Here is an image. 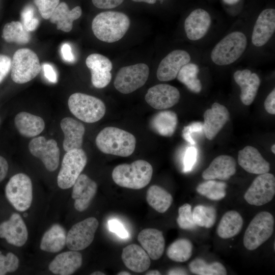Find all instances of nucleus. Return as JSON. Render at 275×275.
<instances>
[{"instance_id":"1","label":"nucleus","mask_w":275,"mask_h":275,"mask_svg":"<svg viewBox=\"0 0 275 275\" xmlns=\"http://www.w3.org/2000/svg\"><path fill=\"white\" fill-rule=\"evenodd\" d=\"M130 26V19L124 13L105 11L97 15L92 22V31L99 40L113 43L122 39Z\"/></svg>"},{"instance_id":"2","label":"nucleus","mask_w":275,"mask_h":275,"mask_svg":"<svg viewBox=\"0 0 275 275\" xmlns=\"http://www.w3.org/2000/svg\"><path fill=\"white\" fill-rule=\"evenodd\" d=\"M95 142L102 152L127 157L134 152L136 139L131 133L115 127H106L98 134Z\"/></svg>"},{"instance_id":"3","label":"nucleus","mask_w":275,"mask_h":275,"mask_svg":"<svg viewBox=\"0 0 275 275\" xmlns=\"http://www.w3.org/2000/svg\"><path fill=\"white\" fill-rule=\"evenodd\" d=\"M153 168L144 160L116 166L112 172L113 181L119 186L134 189L145 187L151 181Z\"/></svg>"},{"instance_id":"4","label":"nucleus","mask_w":275,"mask_h":275,"mask_svg":"<svg viewBox=\"0 0 275 275\" xmlns=\"http://www.w3.org/2000/svg\"><path fill=\"white\" fill-rule=\"evenodd\" d=\"M247 43L246 37L243 33L233 32L216 44L211 53V60L219 66L231 64L241 57Z\"/></svg>"},{"instance_id":"5","label":"nucleus","mask_w":275,"mask_h":275,"mask_svg":"<svg viewBox=\"0 0 275 275\" xmlns=\"http://www.w3.org/2000/svg\"><path fill=\"white\" fill-rule=\"evenodd\" d=\"M68 105L71 113L80 120L92 123L104 116L106 107L103 102L94 96L81 93L72 94Z\"/></svg>"},{"instance_id":"6","label":"nucleus","mask_w":275,"mask_h":275,"mask_svg":"<svg viewBox=\"0 0 275 275\" xmlns=\"http://www.w3.org/2000/svg\"><path fill=\"white\" fill-rule=\"evenodd\" d=\"M41 69L36 53L29 48H20L12 59L11 77L15 83L22 84L34 79Z\"/></svg>"},{"instance_id":"7","label":"nucleus","mask_w":275,"mask_h":275,"mask_svg":"<svg viewBox=\"0 0 275 275\" xmlns=\"http://www.w3.org/2000/svg\"><path fill=\"white\" fill-rule=\"evenodd\" d=\"M274 220L267 211L259 212L249 224L243 236L245 248L252 251L257 249L272 235Z\"/></svg>"},{"instance_id":"8","label":"nucleus","mask_w":275,"mask_h":275,"mask_svg":"<svg viewBox=\"0 0 275 275\" xmlns=\"http://www.w3.org/2000/svg\"><path fill=\"white\" fill-rule=\"evenodd\" d=\"M6 197L19 211H25L31 206L33 200V186L30 178L24 173L13 175L5 187Z\"/></svg>"},{"instance_id":"9","label":"nucleus","mask_w":275,"mask_h":275,"mask_svg":"<svg viewBox=\"0 0 275 275\" xmlns=\"http://www.w3.org/2000/svg\"><path fill=\"white\" fill-rule=\"evenodd\" d=\"M87 162V156L81 148L73 149L64 155L57 177L58 186L63 189L71 187Z\"/></svg>"},{"instance_id":"10","label":"nucleus","mask_w":275,"mask_h":275,"mask_svg":"<svg viewBox=\"0 0 275 275\" xmlns=\"http://www.w3.org/2000/svg\"><path fill=\"white\" fill-rule=\"evenodd\" d=\"M149 75V67L144 63L123 67L116 75L114 86L121 93H131L145 85Z\"/></svg>"},{"instance_id":"11","label":"nucleus","mask_w":275,"mask_h":275,"mask_svg":"<svg viewBox=\"0 0 275 275\" xmlns=\"http://www.w3.org/2000/svg\"><path fill=\"white\" fill-rule=\"evenodd\" d=\"M99 226L98 220L88 217L74 224L69 230L66 239V245L73 251L85 249L92 242Z\"/></svg>"},{"instance_id":"12","label":"nucleus","mask_w":275,"mask_h":275,"mask_svg":"<svg viewBox=\"0 0 275 275\" xmlns=\"http://www.w3.org/2000/svg\"><path fill=\"white\" fill-rule=\"evenodd\" d=\"M275 194L274 176L268 173L259 175L244 195L250 205L262 206L270 202Z\"/></svg>"},{"instance_id":"13","label":"nucleus","mask_w":275,"mask_h":275,"mask_svg":"<svg viewBox=\"0 0 275 275\" xmlns=\"http://www.w3.org/2000/svg\"><path fill=\"white\" fill-rule=\"evenodd\" d=\"M29 149L34 156L42 161L48 171L57 170L60 161V149L56 141L46 140L42 136L34 138L29 144Z\"/></svg>"},{"instance_id":"14","label":"nucleus","mask_w":275,"mask_h":275,"mask_svg":"<svg viewBox=\"0 0 275 275\" xmlns=\"http://www.w3.org/2000/svg\"><path fill=\"white\" fill-rule=\"evenodd\" d=\"M180 97L179 91L175 87L168 84H158L148 89L145 100L155 109H164L177 104Z\"/></svg>"},{"instance_id":"15","label":"nucleus","mask_w":275,"mask_h":275,"mask_svg":"<svg viewBox=\"0 0 275 275\" xmlns=\"http://www.w3.org/2000/svg\"><path fill=\"white\" fill-rule=\"evenodd\" d=\"M190 61V56L183 50H174L167 54L159 63L156 76L160 81L174 79L180 69Z\"/></svg>"},{"instance_id":"16","label":"nucleus","mask_w":275,"mask_h":275,"mask_svg":"<svg viewBox=\"0 0 275 275\" xmlns=\"http://www.w3.org/2000/svg\"><path fill=\"white\" fill-rule=\"evenodd\" d=\"M86 64L91 71V81L95 88H103L109 84L113 68L109 59L100 54L93 53L87 58Z\"/></svg>"},{"instance_id":"17","label":"nucleus","mask_w":275,"mask_h":275,"mask_svg":"<svg viewBox=\"0 0 275 275\" xmlns=\"http://www.w3.org/2000/svg\"><path fill=\"white\" fill-rule=\"evenodd\" d=\"M28 232L21 216L13 213L10 218L0 224V238L16 246L23 245L28 240Z\"/></svg>"},{"instance_id":"18","label":"nucleus","mask_w":275,"mask_h":275,"mask_svg":"<svg viewBox=\"0 0 275 275\" xmlns=\"http://www.w3.org/2000/svg\"><path fill=\"white\" fill-rule=\"evenodd\" d=\"M72 186L74 207L78 211H84L89 206L96 193L97 183L86 174H80Z\"/></svg>"},{"instance_id":"19","label":"nucleus","mask_w":275,"mask_h":275,"mask_svg":"<svg viewBox=\"0 0 275 275\" xmlns=\"http://www.w3.org/2000/svg\"><path fill=\"white\" fill-rule=\"evenodd\" d=\"M274 31L275 10L265 9L260 13L256 21L252 35V42L257 47L265 45Z\"/></svg>"},{"instance_id":"20","label":"nucleus","mask_w":275,"mask_h":275,"mask_svg":"<svg viewBox=\"0 0 275 275\" xmlns=\"http://www.w3.org/2000/svg\"><path fill=\"white\" fill-rule=\"evenodd\" d=\"M229 113L227 108L217 102L214 103L204 114L203 131L207 139H213L227 122Z\"/></svg>"},{"instance_id":"21","label":"nucleus","mask_w":275,"mask_h":275,"mask_svg":"<svg viewBox=\"0 0 275 275\" xmlns=\"http://www.w3.org/2000/svg\"><path fill=\"white\" fill-rule=\"evenodd\" d=\"M211 23V17L206 10H194L185 20L184 29L187 37L193 41L201 39L207 33Z\"/></svg>"},{"instance_id":"22","label":"nucleus","mask_w":275,"mask_h":275,"mask_svg":"<svg viewBox=\"0 0 275 275\" xmlns=\"http://www.w3.org/2000/svg\"><path fill=\"white\" fill-rule=\"evenodd\" d=\"M239 164L246 172L254 174L268 173L270 164L255 147L247 146L240 150L238 155Z\"/></svg>"},{"instance_id":"23","label":"nucleus","mask_w":275,"mask_h":275,"mask_svg":"<svg viewBox=\"0 0 275 275\" xmlns=\"http://www.w3.org/2000/svg\"><path fill=\"white\" fill-rule=\"evenodd\" d=\"M235 82L241 88L240 99L245 105H250L255 99L261 80L258 75L249 69L237 70L234 74Z\"/></svg>"},{"instance_id":"24","label":"nucleus","mask_w":275,"mask_h":275,"mask_svg":"<svg viewBox=\"0 0 275 275\" xmlns=\"http://www.w3.org/2000/svg\"><path fill=\"white\" fill-rule=\"evenodd\" d=\"M236 163L230 156L221 155L215 158L202 173L205 180H227L236 173Z\"/></svg>"},{"instance_id":"25","label":"nucleus","mask_w":275,"mask_h":275,"mask_svg":"<svg viewBox=\"0 0 275 275\" xmlns=\"http://www.w3.org/2000/svg\"><path fill=\"white\" fill-rule=\"evenodd\" d=\"M60 126L64 135L63 142L64 150L68 152L81 148L85 132L84 124L73 118L65 117L61 120Z\"/></svg>"},{"instance_id":"26","label":"nucleus","mask_w":275,"mask_h":275,"mask_svg":"<svg viewBox=\"0 0 275 275\" xmlns=\"http://www.w3.org/2000/svg\"><path fill=\"white\" fill-rule=\"evenodd\" d=\"M138 240L151 259L156 260L162 256L165 240L161 231L154 228L143 229L139 233Z\"/></svg>"},{"instance_id":"27","label":"nucleus","mask_w":275,"mask_h":275,"mask_svg":"<svg viewBox=\"0 0 275 275\" xmlns=\"http://www.w3.org/2000/svg\"><path fill=\"white\" fill-rule=\"evenodd\" d=\"M82 262L81 254L77 251L71 250L57 255L48 268L55 274L70 275L80 267Z\"/></svg>"},{"instance_id":"28","label":"nucleus","mask_w":275,"mask_h":275,"mask_svg":"<svg viewBox=\"0 0 275 275\" xmlns=\"http://www.w3.org/2000/svg\"><path fill=\"white\" fill-rule=\"evenodd\" d=\"M121 258L125 266L135 272H144L150 266V257L147 253L135 244H131L124 248Z\"/></svg>"},{"instance_id":"29","label":"nucleus","mask_w":275,"mask_h":275,"mask_svg":"<svg viewBox=\"0 0 275 275\" xmlns=\"http://www.w3.org/2000/svg\"><path fill=\"white\" fill-rule=\"evenodd\" d=\"M82 13L81 8L77 6L70 10L65 2L59 4L49 19L57 24V29L64 32H69L73 26V21L79 18Z\"/></svg>"},{"instance_id":"30","label":"nucleus","mask_w":275,"mask_h":275,"mask_svg":"<svg viewBox=\"0 0 275 275\" xmlns=\"http://www.w3.org/2000/svg\"><path fill=\"white\" fill-rule=\"evenodd\" d=\"M14 123L19 133L26 138L39 135L45 128V122L42 118L25 112L16 115Z\"/></svg>"},{"instance_id":"31","label":"nucleus","mask_w":275,"mask_h":275,"mask_svg":"<svg viewBox=\"0 0 275 275\" xmlns=\"http://www.w3.org/2000/svg\"><path fill=\"white\" fill-rule=\"evenodd\" d=\"M66 239L67 234L65 229L59 224H53L43 235L40 248L47 252H59L66 244Z\"/></svg>"},{"instance_id":"32","label":"nucleus","mask_w":275,"mask_h":275,"mask_svg":"<svg viewBox=\"0 0 275 275\" xmlns=\"http://www.w3.org/2000/svg\"><path fill=\"white\" fill-rule=\"evenodd\" d=\"M177 123V116L175 112L164 111L157 113L152 117L150 127L160 135L171 136L176 130Z\"/></svg>"},{"instance_id":"33","label":"nucleus","mask_w":275,"mask_h":275,"mask_svg":"<svg viewBox=\"0 0 275 275\" xmlns=\"http://www.w3.org/2000/svg\"><path fill=\"white\" fill-rule=\"evenodd\" d=\"M243 224V218L238 212L228 211L223 215L219 222L216 230L217 234L223 239L232 238L240 232Z\"/></svg>"},{"instance_id":"34","label":"nucleus","mask_w":275,"mask_h":275,"mask_svg":"<svg viewBox=\"0 0 275 275\" xmlns=\"http://www.w3.org/2000/svg\"><path fill=\"white\" fill-rule=\"evenodd\" d=\"M173 200L172 195L169 192L158 185H152L147 190V203L159 213L166 212L171 206Z\"/></svg>"},{"instance_id":"35","label":"nucleus","mask_w":275,"mask_h":275,"mask_svg":"<svg viewBox=\"0 0 275 275\" xmlns=\"http://www.w3.org/2000/svg\"><path fill=\"white\" fill-rule=\"evenodd\" d=\"M2 36L7 42L19 45L26 44L31 40L30 32L21 22L17 21L7 23L3 28Z\"/></svg>"},{"instance_id":"36","label":"nucleus","mask_w":275,"mask_h":275,"mask_svg":"<svg viewBox=\"0 0 275 275\" xmlns=\"http://www.w3.org/2000/svg\"><path fill=\"white\" fill-rule=\"evenodd\" d=\"M199 68L194 63H187L179 70L176 77L184 84L190 91L198 93L202 90V84L197 77Z\"/></svg>"},{"instance_id":"37","label":"nucleus","mask_w":275,"mask_h":275,"mask_svg":"<svg viewBox=\"0 0 275 275\" xmlns=\"http://www.w3.org/2000/svg\"><path fill=\"white\" fill-rule=\"evenodd\" d=\"M193 247V244L189 239L180 238L169 246L167 250V255L174 261L185 262L191 256Z\"/></svg>"},{"instance_id":"38","label":"nucleus","mask_w":275,"mask_h":275,"mask_svg":"<svg viewBox=\"0 0 275 275\" xmlns=\"http://www.w3.org/2000/svg\"><path fill=\"white\" fill-rule=\"evenodd\" d=\"M190 271L198 275H226L227 271L224 266L218 262L207 263L201 258L193 260L189 264Z\"/></svg>"},{"instance_id":"39","label":"nucleus","mask_w":275,"mask_h":275,"mask_svg":"<svg viewBox=\"0 0 275 275\" xmlns=\"http://www.w3.org/2000/svg\"><path fill=\"white\" fill-rule=\"evenodd\" d=\"M227 184L214 180H207L197 187V191L202 196L214 201L223 199L226 195Z\"/></svg>"},{"instance_id":"40","label":"nucleus","mask_w":275,"mask_h":275,"mask_svg":"<svg viewBox=\"0 0 275 275\" xmlns=\"http://www.w3.org/2000/svg\"><path fill=\"white\" fill-rule=\"evenodd\" d=\"M193 215L196 226L210 228L215 223L216 211L212 206L199 205L194 208Z\"/></svg>"},{"instance_id":"41","label":"nucleus","mask_w":275,"mask_h":275,"mask_svg":"<svg viewBox=\"0 0 275 275\" xmlns=\"http://www.w3.org/2000/svg\"><path fill=\"white\" fill-rule=\"evenodd\" d=\"M177 223L182 229L193 230L196 228V225L194 221L191 206L190 204L186 203L179 208Z\"/></svg>"},{"instance_id":"42","label":"nucleus","mask_w":275,"mask_h":275,"mask_svg":"<svg viewBox=\"0 0 275 275\" xmlns=\"http://www.w3.org/2000/svg\"><path fill=\"white\" fill-rule=\"evenodd\" d=\"M21 23L28 32L36 30L39 24V19L34 16V9L32 5L25 6L21 12Z\"/></svg>"},{"instance_id":"43","label":"nucleus","mask_w":275,"mask_h":275,"mask_svg":"<svg viewBox=\"0 0 275 275\" xmlns=\"http://www.w3.org/2000/svg\"><path fill=\"white\" fill-rule=\"evenodd\" d=\"M19 261L18 257L11 252L6 256L0 254V275L16 271L19 267Z\"/></svg>"},{"instance_id":"44","label":"nucleus","mask_w":275,"mask_h":275,"mask_svg":"<svg viewBox=\"0 0 275 275\" xmlns=\"http://www.w3.org/2000/svg\"><path fill=\"white\" fill-rule=\"evenodd\" d=\"M38 11L45 19H48L60 3V0H33Z\"/></svg>"},{"instance_id":"45","label":"nucleus","mask_w":275,"mask_h":275,"mask_svg":"<svg viewBox=\"0 0 275 275\" xmlns=\"http://www.w3.org/2000/svg\"><path fill=\"white\" fill-rule=\"evenodd\" d=\"M197 157V150L194 146H190L186 150L183 159V171L188 172L193 168Z\"/></svg>"},{"instance_id":"46","label":"nucleus","mask_w":275,"mask_h":275,"mask_svg":"<svg viewBox=\"0 0 275 275\" xmlns=\"http://www.w3.org/2000/svg\"><path fill=\"white\" fill-rule=\"evenodd\" d=\"M203 130V124L201 122H193L184 127L182 130L183 138L191 145H195L196 143L191 135L195 132H201Z\"/></svg>"},{"instance_id":"47","label":"nucleus","mask_w":275,"mask_h":275,"mask_svg":"<svg viewBox=\"0 0 275 275\" xmlns=\"http://www.w3.org/2000/svg\"><path fill=\"white\" fill-rule=\"evenodd\" d=\"M108 226L110 231L116 233L120 238L125 239L129 237L128 232L119 221L111 219L108 222Z\"/></svg>"},{"instance_id":"48","label":"nucleus","mask_w":275,"mask_h":275,"mask_svg":"<svg viewBox=\"0 0 275 275\" xmlns=\"http://www.w3.org/2000/svg\"><path fill=\"white\" fill-rule=\"evenodd\" d=\"M12 59L8 56L0 54V84L11 71Z\"/></svg>"},{"instance_id":"49","label":"nucleus","mask_w":275,"mask_h":275,"mask_svg":"<svg viewBox=\"0 0 275 275\" xmlns=\"http://www.w3.org/2000/svg\"><path fill=\"white\" fill-rule=\"evenodd\" d=\"M124 0H92L93 5L99 9H112L122 3Z\"/></svg>"},{"instance_id":"50","label":"nucleus","mask_w":275,"mask_h":275,"mask_svg":"<svg viewBox=\"0 0 275 275\" xmlns=\"http://www.w3.org/2000/svg\"><path fill=\"white\" fill-rule=\"evenodd\" d=\"M264 107L266 112L271 115L275 114V89L267 96L265 102Z\"/></svg>"},{"instance_id":"51","label":"nucleus","mask_w":275,"mask_h":275,"mask_svg":"<svg viewBox=\"0 0 275 275\" xmlns=\"http://www.w3.org/2000/svg\"><path fill=\"white\" fill-rule=\"evenodd\" d=\"M61 52L63 59L68 62H73L75 61L74 56L72 51V48L70 45L65 43L62 44L61 48Z\"/></svg>"},{"instance_id":"52","label":"nucleus","mask_w":275,"mask_h":275,"mask_svg":"<svg viewBox=\"0 0 275 275\" xmlns=\"http://www.w3.org/2000/svg\"><path fill=\"white\" fill-rule=\"evenodd\" d=\"M42 67L45 77L51 82H57V76L52 66L49 64L45 63L43 64Z\"/></svg>"},{"instance_id":"53","label":"nucleus","mask_w":275,"mask_h":275,"mask_svg":"<svg viewBox=\"0 0 275 275\" xmlns=\"http://www.w3.org/2000/svg\"><path fill=\"white\" fill-rule=\"evenodd\" d=\"M9 169V165L6 159L0 156V182L6 177Z\"/></svg>"},{"instance_id":"54","label":"nucleus","mask_w":275,"mask_h":275,"mask_svg":"<svg viewBox=\"0 0 275 275\" xmlns=\"http://www.w3.org/2000/svg\"><path fill=\"white\" fill-rule=\"evenodd\" d=\"M168 274H187V272L183 269L180 268H176L170 270Z\"/></svg>"},{"instance_id":"55","label":"nucleus","mask_w":275,"mask_h":275,"mask_svg":"<svg viewBox=\"0 0 275 275\" xmlns=\"http://www.w3.org/2000/svg\"><path fill=\"white\" fill-rule=\"evenodd\" d=\"M146 275H160L161 273L157 270H152L146 273Z\"/></svg>"},{"instance_id":"56","label":"nucleus","mask_w":275,"mask_h":275,"mask_svg":"<svg viewBox=\"0 0 275 275\" xmlns=\"http://www.w3.org/2000/svg\"><path fill=\"white\" fill-rule=\"evenodd\" d=\"M136 2H145L150 4H153L156 3V0H132Z\"/></svg>"},{"instance_id":"57","label":"nucleus","mask_w":275,"mask_h":275,"mask_svg":"<svg viewBox=\"0 0 275 275\" xmlns=\"http://www.w3.org/2000/svg\"><path fill=\"white\" fill-rule=\"evenodd\" d=\"M223 2L228 5H234L237 3L240 0H223Z\"/></svg>"},{"instance_id":"58","label":"nucleus","mask_w":275,"mask_h":275,"mask_svg":"<svg viewBox=\"0 0 275 275\" xmlns=\"http://www.w3.org/2000/svg\"><path fill=\"white\" fill-rule=\"evenodd\" d=\"M91 274V275H104L105 274L101 271H97L92 272Z\"/></svg>"},{"instance_id":"59","label":"nucleus","mask_w":275,"mask_h":275,"mask_svg":"<svg viewBox=\"0 0 275 275\" xmlns=\"http://www.w3.org/2000/svg\"><path fill=\"white\" fill-rule=\"evenodd\" d=\"M118 275H130V273L129 272L126 271H122L118 273Z\"/></svg>"},{"instance_id":"60","label":"nucleus","mask_w":275,"mask_h":275,"mask_svg":"<svg viewBox=\"0 0 275 275\" xmlns=\"http://www.w3.org/2000/svg\"><path fill=\"white\" fill-rule=\"evenodd\" d=\"M271 151L273 153H275V145L273 144L271 148Z\"/></svg>"},{"instance_id":"61","label":"nucleus","mask_w":275,"mask_h":275,"mask_svg":"<svg viewBox=\"0 0 275 275\" xmlns=\"http://www.w3.org/2000/svg\"><path fill=\"white\" fill-rule=\"evenodd\" d=\"M159 1H163V0H159Z\"/></svg>"},{"instance_id":"62","label":"nucleus","mask_w":275,"mask_h":275,"mask_svg":"<svg viewBox=\"0 0 275 275\" xmlns=\"http://www.w3.org/2000/svg\"><path fill=\"white\" fill-rule=\"evenodd\" d=\"M0 122H1V120H0Z\"/></svg>"}]
</instances>
